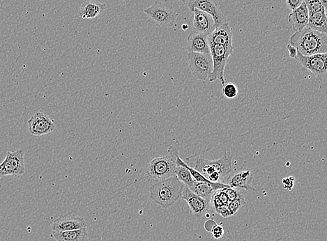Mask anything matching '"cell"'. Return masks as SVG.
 <instances>
[{"mask_svg": "<svg viewBox=\"0 0 327 241\" xmlns=\"http://www.w3.org/2000/svg\"><path fill=\"white\" fill-rule=\"evenodd\" d=\"M185 185L175 176L152 183L150 188V199L161 208L167 209L182 197Z\"/></svg>", "mask_w": 327, "mask_h": 241, "instance_id": "6da1fadb", "label": "cell"}, {"mask_svg": "<svg viewBox=\"0 0 327 241\" xmlns=\"http://www.w3.org/2000/svg\"><path fill=\"white\" fill-rule=\"evenodd\" d=\"M289 42L303 55L327 52L326 34L319 33L308 27L293 34Z\"/></svg>", "mask_w": 327, "mask_h": 241, "instance_id": "7a4b0ae2", "label": "cell"}, {"mask_svg": "<svg viewBox=\"0 0 327 241\" xmlns=\"http://www.w3.org/2000/svg\"><path fill=\"white\" fill-rule=\"evenodd\" d=\"M232 160L230 152H225L223 157L214 161L200 158L195 162L194 169L211 182L225 184V178L233 171Z\"/></svg>", "mask_w": 327, "mask_h": 241, "instance_id": "3957f363", "label": "cell"}, {"mask_svg": "<svg viewBox=\"0 0 327 241\" xmlns=\"http://www.w3.org/2000/svg\"><path fill=\"white\" fill-rule=\"evenodd\" d=\"M178 153L177 148L170 146L167 155L154 158L150 161L146 168V175L152 182H159L175 176L176 156Z\"/></svg>", "mask_w": 327, "mask_h": 241, "instance_id": "277c9868", "label": "cell"}, {"mask_svg": "<svg viewBox=\"0 0 327 241\" xmlns=\"http://www.w3.org/2000/svg\"><path fill=\"white\" fill-rule=\"evenodd\" d=\"M210 54L213 61V71L210 75V82L219 80L223 85L225 84V69L229 57L233 53V49L221 45L210 43Z\"/></svg>", "mask_w": 327, "mask_h": 241, "instance_id": "5b68a950", "label": "cell"}, {"mask_svg": "<svg viewBox=\"0 0 327 241\" xmlns=\"http://www.w3.org/2000/svg\"><path fill=\"white\" fill-rule=\"evenodd\" d=\"M24 172V150L7 152L5 160L0 164V178L8 176H22Z\"/></svg>", "mask_w": 327, "mask_h": 241, "instance_id": "8992f818", "label": "cell"}, {"mask_svg": "<svg viewBox=\"0 0 327 241\" xmlns=\"http://www.w3.org/2000/svg\"><path fill=\"white\" fill-rule=\"evenodd\" d=\"M188 59L190 69L195 78L201 81H205L210 78L213 71L211 54L189 52Z\"/></svg>", "mask_w": 327, "mask_h": 241, "instance_id": "52a82bcc", "label": "cell"}, {"mask_svg": "<svg viewBox=\"0 0 327 241\" xmlns=\"http://www.w3.org/2000/svg\"><path fill=\"white\" fill-rule=\"evenodd\" d=\"M144 12L159 27L163 28L172 27L178 16L174 11L159 3H154L150 7L144 9Z\"/></svg>", "mask_w": 327, "mask_h": 241, "instance_id": "ba28073f", "label": "cell"}, {"mask_svg": "<svg viewBox=\"0 0 327 241\" xmlns=\"http://www.w3.org/2000/svg\"><path fill=\"white\" fill-rule=\"evenodd\" d=\"M296 59L305 69L313 73L317 78H322L326 76L327 72L326 53L305 56L298 52Z\"/></svg>", "mask_w": 327, "mask_h": 241, "instance_id": "9c48e42d", "label": "cell"}, {"mask_svg": "<svg viewBox=\"0 0 327 241\" xmlns=\"http://www.w3.org/2000/svg\"><path fill=\"white\" fill-rule=\"evenodd\" d=\"M28 130L33 136L41 137L49 134L55 129L54 120L43 112L35 113L27 120Z\"/></svg>", "mask_w": 327, "mask_h": 241, "instance_id": "30bf717a", "label": "cell"}, {"mask_svg": "<svg viewBox=\"0 0 327 241\" xmlns=\"http://www.w3.org/2000/svg\"><path fill=\"white\" fill-rule=\"evenodd\" d=\"M182 198L187 201L191 212L197 218L202 217L211 206L210 201L193 193L186 186L182 192Z\"/></svg>", "mask_w": 327, "mask_h": 241, "instance_id": "8fae6325", "label": "cell"}, {"mask_svg": "<svg viewBox=\"0 0 327 241\" xmlns=\"http://www.w3.org/2000/svg\"><path fill=\"white\" fill-rule=\"evenodd\" d=\"M187 6L191 11L193 9H197L210 15L214 19L216 27L224 23V16L214 0H195Z\"/></svg>", "mask_w": 327, "mask_h": 241, "instance_id": "7c38bea8", "label": "cell"}, {"mask_svg": "<svg viewBox=\"0 0 327 241\" xmlns=\"http://www.w3.org/2000/svg\"><path fill=\"white\" fill-rule=\"evenodd\" d=\"M192 12L194 14L193 27L195 32L208 36L211 35L216 28L213 18L204 11L197 9H193Z\"/></svg>", "mask_w": 327, "mask_h": 241, "instance_id": "4fadbf2b", "label": "cell"}, {"mask_svg": "<svg viewBox=\"0 0 327 241\" xmlns=\"http://www.w3.org/2000/svg\"><path fill=\"white\" fill-rule=\"evenodd\" d=\"M187 50L189 52L210 54L209 36L197 32L190 34L187 38Z\"/></svg>", "mask_w": 327, "mask_h": 241, "instance_id": "5bb4252c", "label": "cell"}, {"mask_svg": "<svg viewBox=\"0 0 327 241\" xmlns=\"http://www.w3.org/2000/svg\"><path fill=\"white\" fill-rule=\"evenodd\" d=\"M87 227V223L81 218L75 216H65L54 220L52 226V231L77 230Z\"/></svg>", "mask_w": 327, "mask_h": 241, "instance_id": "9a60e30c", "label": "cell"}, {"mask_svg": "<svg viewBox=\"0 0 327 241\" xmlns=\"http://www.w3.org/2000/svg\"><path fill=\"white\" fill-rule=\"evenodd\" d=\"M209 41L214 44L221 45L227 48L233 49L232 32L227 22H224L216 27L213 33L209 36Z\"/></svg>", "mask_w": 327, "mask_h": 241, "instance_id": "2e32d148", "label": "cell"}, {"mask_svg": "<svg viewBox=\"0 0 327 241\" xmlns=\"http://www.w3.org/2000/svg\"><path fill=\"white\" fill-rule=\"evenodd\" d=\"M309 19V13L305 3H303L296 9L293 10L289 15L288 21L292 25V29L295 33L307 27Z\"/></svg>", "mask_w": 327, "mask_h": 241, "instance_id": "e0dca14e", "label": "cell"}, {"mask_svg": "<svg viewBox=\"0 0 327 241\" xmlns=\"http://www.w3.org/2000/svg\"><path fill=\"white\" fill-rule=\"evenodd\" d=\"M106 9V4L101 3L96 0H89V1L84 2L80 7L79 16L83 19L95 18Z\"/></svg>", "mask_w": 327, "mask_h": 241, "instance_id": "ac0fdd59", "label": "cell"}, {"mask_svg": "<svg viewBox=\"0 0 327 241\" xmlns=\"http://www.w3.org/2000/svg\"><path fill=\"white\" fill-rule=\"evenodd\" d=\"M52 236L57 241H87V227L77 230L66 231H52Z\"/></svg>", "mask_w": 327, "mask_h": 241, "instance_id": "d6986e66", "label": "cell"}, {"mask_svg": "<svg viewBox=\"0 0 327 241\" xmlns=\"http://www.w3.org/2000/svg\"><path fill=\"white\" fill-rule=\"evenodd\" d=\"M307 27L319 33L326 34V9H323L309 14Z\"/></svg>", "mask_w": 327, "mask_h": 241, "instance_id": "ffe728a7", "label": "cell"}, {"mask_svg": "<svg viewBox=\"0 0 327 241\" xmlns=\"http://www.w3.org/2000/svg\"><path fill=\"white\" fill-rule=\"evenodd\" d=\"M253 178V175L251 171H242L232 176L228 185L233 188H242V189L257 191V190L251 186Z\"/></svg>", "mask_w": 327, "mask_h": 241, "instance_id": "44dd1931", "label": "cell"}, {"mask_svg": "<svg viewBox=\"0 0 327 241\" xmlns=\"http://www.w3.org/2000/svg\"><path fill=\"white\" fill-rule=\"evenodd\" d=\"M193 193L200 196L202 198L206 199V201H211L212 196L215 190L212 188L211 186L205 183L195 182L193 187L190 189Z\"/></svg>", "mask_w": 327, "mask_h": 241, "instance_id": "7402d4cb", "label": "cell"}, {"mask_svg": "<svg viewBox=\"0 0 327 241\" xmlns=\"http://www.w3.org/2000/svg\"><path fill=\"white\" fill-rule=\"evenodd\" d=\"M175 176L189 189L193 187L195 182L189 169L186 168L185 167L180 166V165H176Z\"/></svg>", "mask_w": 327, "mask_h": 241, "instance_id": "603a6c76", "label": "cell"}, {"mask_svg": "<svg viewBox=\"0 0 327 241\" xmlns=\"http://www.w3.org/2000/svg\"><path fill=\"white\" fill-rule=\"evenodd\" d=\"M245 204L246 201L243 194H242L240 197L234 199V200L229 201L227 206V208H228L229 212H230V216L235 215L238 212V210H240L241 207L244 206Z\"/></svg>", "mask_w": 327, "mask_h": 241, "instance_id": "cb8c5ba5", "label": "cell"}, {"mask_svg": "<svg viewBox=\"0 0 327 241\" xmlns=\"http://www.w3.org/2000/svg\"><path fill=\"white\" fill-rule=\"evenodd\" d=\"M238 88L232 83L225 84L223 87V94L227 99H233L238 95Z\"/></svg>", "mask_w": 327, "mask_h": 241, "instance_id": "d4e9b609", "label": "cell"}, {"mask_svg": "<svg viewBox=\"0 0 327 241\" xmlns=\"http://www.w3.org/2000/svg\"><path fill=\"white\" fill-rule=\"evenodd\" d=\"M304 3H305L306 7H307L309 14L325 9L319 0H304Z\"/></svg>", "mask_w": 327, "mask_h": 241, "instance_id": "484cf974", "label": "cell"}, {"mask_svg": "<svg viewBox=\"0 0 327 241\" xmlns=\"http://www.w3.org/2000/svg\"><path fill=\"white\" fill-rule=\"evenodd\" d=\"M223 190H224L225 193H226L227 197H228L229 201L234 200V199L237 198V197H240L242 194L241 192L236 190L235 188H231L230 186V187L223 188Z\"/></svg>", "mask_w": 327, "mask_h": 241, "instance_id": "4316f807", "label": "cell"}, {"mask_svg": "<svg viewBox=\"0 0 327 241\" xmlns=\"http://www.w3.org/2000/svg\"><path fill=\"white\" fill-rule=\"evenodd\" d=\"M211 232L214 238L220 239L223 238L224 235V229L222 226L216 225L212 228Z\"/></svg>", "mask_w": 327, "mask_h": 241, "instance_id": "83f0119b", "label": "cell"}, {"mask_svg": "<svg viewBox=\"0 0 327 241\" xmlns=\"http://www.w3.org/2000/svg\"><path fill=\"white\" fill-rule=\"evenodd\" d=\"M282 183H283L284 188L285 190L291 191L294 188V178L293 176L287 177V178H283Z\"/></svg>", "mask_w": 327, "mask_h": 241, "instance_id": "f1b7e54d", "label": "cell"}, {"mask_svg": "<svg viewBox=\"0 0 327 241\" xmlns=\"http://www.w3.org/2000/svg\"><path fill=\"white\" fill-rule=\"evenodd\" d=\"M214 210H215V212H217L218 214L221 215L222 217L228 218L230 216V212H229L227 205H223V206L217 207V208H214Z\"/></svg>", "mask_w": 327, "mask_h": 241, "instance_id": "f546056e", "label": "cell"}, {"mask_svg": "<svg viewBox=\"0 0 327 241\" xmlns=\"http://www.w3.org/2000/svg\"><path fill=\"white\" fill-rule=\"evenodd\" d=\"M285 2H286L287 7L290 10L293 11L298 8L304 3V0H285Z\"/></svg>", "mask_w": 327, "mask_h": 241, "instance_id": "4dcf8cb0", "label": "cell"}, {"mask_svg": "<svg viewBox=\"0 0 327 241\" xmlns=\"http://www.w3.org/2000/svg\"><path fill=\"white\" fill-rule=\"evenodd\" d=\"M216 193H217L218 197H219V199H221V201L223 202V204L227 205L228 204V197H227L226 193H225L224 190L223 189L216 190Z\"/></svg>", "mask_w": 327, "mask_h": 241, "instance_id": "1f68e13d", "label": "cell"}, {"mask_svg": "<svg viewBox=\"0 0 327 241\" xmlns=\"http://www.w3.org/2000/svg\"><path fill=\"white\" fill-rule=\"evenodd\" d=\"M287 50L289 52V57L294 59V58L296 57V55L298 54V49L295 48L294 46H292L291 44H288L287 46Z\"/></svg>", "mask_w": 327, "mask_h": 241, "instance_id": "d6a6232c", "label": "cell"}, {"mask_svg": "<svg viewBox=\"0 0 327 241\" xmlns=\"http://www.w3.org/2000/svg\"><path fill=\"white\" fill-rule=\"evenodd\" d=\"M180 1L182 2V3L184 4H187V5H189V4L191 3H193V2H194L195 0H180Z\"/></svg>", "mask_w": 327, "mask_h": 241, "instance_id": "836d02e7", "label": "cell"}, {"mask_svg": "<svg viewBox=\"0 0 327 241\" xmlns=\"http://www.w3.org/2000/svg\"><path fill=\"white\" fill-rule=\"evenodd\" d=\"M319 2L322 3L323 7L326 9L327 0H319Z\"/></svg>", "mask_w": 327, "mask_h": 241, "instance_id": "e575fe53", "label": "cell"}, {"mask_svg": "<svg viewBox=\"0 0 327 241\" xmlns=\"http://www.w3.org/2000/svg\"><path fill=\"white\" fill-rule=\"evenodd\" d=\"M182 28L184 30H187L188 29H189V26H188L187 24H183V25H182Z\"/></svg>", "mask_w": 327, "mask_h": 241, "instance_id": "d590c367", "label": "cell"}]
</instances>
